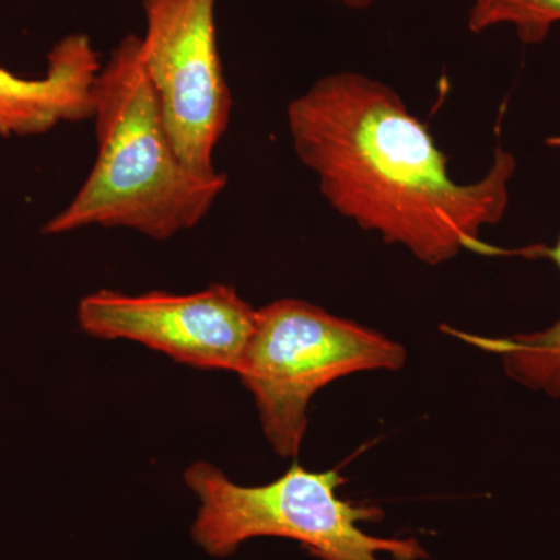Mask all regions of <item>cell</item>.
<instances>
[{
    "mask_svg": "<svg viewBox=\"0 0 560 560\" xmlns=\"http://www.w3.org/2000/svg\"><path fill=\"white\" fill-rule=\"evenodd\" d=\"M293 150L335 212L427 265L504 250L481 241L510 206L517 161L497 145L481 179H452L448 160L399 94L357 72L330 73L287 108Z\"/></svg>",
    "mask_w": 560,
    "mask_h": 560,
    "instance_id": "6da1fadb",
    "label": "cell"
},
{
    "mask_svg": "<svg viewBox=\"0 0 560 560\" xmlns=\"http://www.w3.org/2000/svg\"><path fill=\"white\" fill-rule=\"evenodd\" d=\"M92 98L97 156L44 234L97 226L164 242L198 226L226 189L228 176L198 175L180 160L143 69L140 36H125L110 50Z\"/></svg>",
    "mask_w": 560,
    "mask_h": 560,
    "instance_id": "7a4b0ae2",
    "label": "cell"
},
{
    "mask_svg": "<svg viewBox=\"0 0 560 560\" xmlns=\"http://www.w3.org/2000/svg\"><path fill=\"white\" fill-rule=\"evenodd\" d=\"M200 508L191 537L213 556L228 558L245 541L280 537L298 541L320 560H423L425 548L412 537H377L361 528L381 521V508L341 499L338 470L313 471L294 463L278 480L237 485L205 460L184 471Z\"/></svg>",
    "mask_w": 560,
    "mask_h": 560,
    "instance_id": "3957f363",
    "label": "cell"
},
{
    "mask_svg": "<svg viewBox=\"0 0 560 560\" xmlns=\"http://www.w3.org/2000/svg\"><path fill=\"white\" fill-rule=\"evenodd\" d=\"M407 350L353 320L302 300H278L257 311L237 375L253 394L265 438L282 458H296L308 427V405L338 378L397 371Z\"/></svg>",
    "mask_w": 560,
    "mask_h": 560,
    "instance_id": "277c9868",
    "label": "cell"
},
{
    "mask_svg": "<svg viewBox=\"0 0 560 560\" xmlns=\"http://www.w3.org/2000/svg\"><path fill=\"white\" fill-rule=\"evenodd\" d=\"M143 69L184 164L219 173L215 150L230 127L232 95L217 43V0H142Z\"/></svg>",
    "mask_w": 560,
    "mask_h": 560,
    "instance_id": "5b68a950",
    "label": "cell"
},
{
    "mask_svg": "<svg viewBox=\"0 0 560 560\" xmlns=\"http://www.w3.org/2000/svg\"><path fill=\"white\" fill-rule=\"evenodd\" d=\"M77 318L91 337L139 342L187 366L237 374L257 311L234 287L212 283L187 294L98 290L80 301Z\"/></svg>",
    "mask_w": 560,
    "mask_h": 560,
    "instance_id": "8992f818",
    "label": "cell"
},
{
    "mask_svg": "<svg viewBox=\"0 0 560 560\" xmlns=\"http://www.w3.org/2000/svg\"><path fill=\"white\" fill-rule=\"evenodd\" d=\"M102 65L90 36L73 33L51 47L43 77L27 79L0 68V138H32L61 124L91 120Z\"/></svg>",
    "mask_w": 560,
    "mask_h": 560,
    "instance_id": "52a82bcc",
    "label": "cell"
},
{
    "mask_svg": "<svg viewBox=\"0 0 560 560\" xmlns=\"http://www.w3.org/2000/svg\"><path fill=\"white\" fill-rule=\"evenodd\" d=\"M533 257H547L560 270V235L555 246H534L521 250ZM475 348L495 353L504 374L523 388L560 399V318L547 329L514 337H480L447 329Z\"/></svg>",
    "mask_w": 560,
    "mask_h": 560,
    "instance_id": "ba28073f",
    "label": "cell"
},
{
    "mask_svg": "<svg viewBox=\"0 0 560 560\" xmlns=\"http://www.w3.org/2000/svg\"><path fill=\"white\" fill-rule=\"evenodd\" d=\"M560 22V0H474L469 31L481 33L512 25L526 46L544 43Z\"/></svg>",
    "mask_w": 560,
    "mask_h": 560,
    "instance_id": "9c48e42d",
    "label": "cell"
},
{
    "mask_svg": "<svg viewBox=\"0 0 560 560\" xmlns=\"http://www.w3.org/2000/svg\"><path fill=\"white\" fill-rule=\"evenodd\" d=\"M324 2L341 3L350 10H366L374 5L377 0H324Z\"/></svg>",
    "mask_w": 560,
    "mask_h": 560,
    "instance_id": "30bf717a",
    "label": "cell"
}]
</instances>
